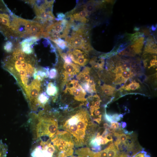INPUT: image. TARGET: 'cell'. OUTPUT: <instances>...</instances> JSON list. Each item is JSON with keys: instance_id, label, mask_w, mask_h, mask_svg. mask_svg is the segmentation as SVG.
I'll return each instance as SVG.
<instances>
[{"instance_id": "1", "label": "cell", "mask_w": 157, "mask_h": 157, "mask_svg": "<svg viewBox=\"0 0 157 157\" xmlns=\"http://www.w3.org/2000/svg\"><path fill=\"white\" fill-rule=\"evenodd\" d=\"M2 62L3 68L11 74L22 88L28 101L37 100L40 93L42 81L37 75V59L34 55L25 54L16 48Z\"/></svg>"}, {"instance_id": "2", "label": "cell", "mask_w": 157, "mask_h": 157, "mask_svg": "<svg viewBox=\"0 0 157 157\" xmlns=\"http://www.w3.org/2000/svg\"><path fill=\"white\" fill-rule=\"evenodd\" d=\"M58 128L68 133L76 147L87 144L95 137V126L90 120L88 111L79 108L63 116L59 115Z\"/></svg>"}, {"instance_id": "3", "label": "cell", "mask_w": 157, "mask_h": 157, "mask_svg": "<svg viewBox=\"0 0 157 157\" xmlns=\"http://www.w3.org/2000/svg\"><path fill=\"white\" fill-rule=\"evenodd\" d=\"M58 114L43 110L38 114L32 112L29 120L34 140L40 138H50L56 133L58 128Z\"/></svg>"}, {"instance_id": "4", "label": "cell", "mask_w": 157, "mask_h": 157, "mask_svg": "<svg viewBox=\"0 0 157 157\" xmlns=\"http://www.w3.org/2000/svg\"><path fill=\"white\" fill-rule=\"evenodd\" d=\"M46 27L37 21L26 20L16 16L13 24V35L20 38H27L35 37L40 38H42Z\"/></svg>"}, {"instance_id": "5", "label": "cell", "mask_w": 157, "mask_h": 157, "mask_svg": "<svg viewBox=\"0 0 157 157\" xmlns=\"http://www.w3.org/2000/svg\"><path fill=\"white\" fill-rule=\"evenodd\" d=\"M71 28L72 32L65 38L68 48L81 49L87 52L92 50L89 31L85 25L71 26Z\"/></svg>"}, {"instance_id": "6", "label": "cell", "mask_w": 157, "mask_h": 157, "mask_svg": "<svg viewBox=\"0 0 157 157\" xmlns=\"http://www.w3.org/2000/svg\"><path fill=\"white\" fill-rule=\"evenodd\" d=\"M54 1L38 0L29 1L33 6L36 17L34 21L46 26L49 22L55 19L52 13Z\"/></svg>"}, {"instance_id": "7", "label": "cell", "mask_w": 157, "mask_h": 157, "mask_svg": "<svg viewBox=\"0 0 157 157\" xmlns=\"http://www.w3.org/2000/svg\"><path fill=\"white\" fill-rule=\"evenodd\" d=\"M71 24L69 21L64 19L48 25L43 33L42 38H49L52 41L65 38L69 34Z\"/></svg>"}, {"instance_id": "8", "label": "cell", "mask_w": 157, "mask_h": 157, "mask_svg": "<svg viewBox=\"0 0 157 157\" xmlns=\"http://www.w3.org/2000/svg\"><path fill=\"white\" fill-rule=\"evenodd\" d=\"M30 151V157H58V152L50 139L39 138L34 140Z\"/></svg>"}, {"instance_id": "9", "label": "cell", "mask_w": 157, "mask_h": 157, "mask_svg": "<svg viewBox=\"0 0 157 157\" xmlns=\"http://www.w3.org/2000/svg\"><path fill=\"white\" fill-rule=\"evenodd\" d=\"M67 96L71 97L72 100L79 102H87L85 98L86 91L83 88L78 80H69L67 82L64 90Z\"/></svg>"}, {"instance_id": "10", "label": "cell", "mask_w": 157, "mask_h": 157, "mask_svg": "<svg viewBox=\"0 0 157 157\" xmlns=\"http://www.w3.org/2000/svg\"><path fill=\"white\" fill-rule=\"evenodd\" d=\"M89 16L84 5L76 7L66 15L71 25L73 26L84 25L88 22Z\"/></svg>"}, {"instance_id": "11", "label": "cell", "mask_w": 157, "mask_h": 157, "mask_svg": "<svg viewBox=\"0 0 157 157\" xmlns=\"http://www.w3.org/2000/svg\"><path fill=\"white\" fill-rule=\"evenodd\" d=\"M88 52L80 49H69L67 54L74 63L77 65L84 66L89 61Z\"/></svg>"}, {"instance_id": "12", "label": "cell", "mask_w": 157, "mask_h": 157, "mask_svg": "<svg viewBox=\"0 0 157 157\" xmlns=\"http://www.w3.org/2000/svg\"><path fill=\"white\" fill-rule=\"evenodd\" d=\"M145 38L144 35L131 42L130 45L119 53L120 55L133 56L136 54L141 53L144 44Z\"/></svg>"}, {"instance_id": "13", "label": "cell", "mask_w": 157, "mask_h": 157, "mask_svg": "<svg viewBox=\"0 0 157 157\" xmlns=\"http://www.w3.org/2000/svg\"><path fill=\"white\" fill-rule=\"evenodd\" d=\"M62 69V75L64 84L79 72L80 67L77 65L72 63H64Z\"/></svg>"}, {"instance_id": "14", "label": "cell", "mask_w": 157, "mask_h": 157, "mask_svg": "<svg viewBox=\"0 0 157 157\" xmlns=\"http://www.w3.org/2000/svg\"><path fill=\"white\" fill-rule=\"evenodd\" d=\"M39 38L35 37H31L24 39L21 43V47L22 51L27 55L33 54L34 50L32 45Z\"/></svg>"}, {"instance_id": "15", "label": "cell", "mask_w": 157, "mask_h": 157, "mask_svg": "<svg viewBox=\"0 0 157 157\" xmlns=\"http://www.w3.org/2000/svg\"><path fill=\"white\" fill-rule=\"evenodd\" d=\"M156 41L153 36L149 37L147 40L144 47V51L146 53H157V45Z\"/></svg>"}, {"instance_id": "16", "label": "cell", "mask_w": 157, "mask_h": 157, "mask_svg": "<svg viewBox=\"0 0 157 157\" xmlns=\"http://www.w3.org/2000/svg\"><path fill=\"white\" fill-rule=\"evenodd\" d=\"M90 63L94 68L101 70L103 69L104 60L102 58L98 59L97 57H94L90 59Z\"/></svg>"}, {"instance_id": "17", "label": "cell", "mask_w": 157, "mask_h": 157, "mask_svg": "<svg viewBox=\"0 0 157 157\" xmlns=\"http://www.w3.org/2000/svg\"><path fill=\"white\" fill-rule=\"evenodd\" d=\"M95 153L88 147L79 149L75 151V153L81 157H94Z\"/></svg>"}, {"instance_id": "18", "label": "cell", "mask_w": 157, "mask_h": 157, "mask_svg": "<svg viewBox=\"0 0 157 157\" xmlns=\"http://www.w3.org/2000/svg\"><path fill=\"white\" fill-rule=\"evenodd\" d=\"M49 97L45 92L41 93L38 98V101L39 107L44 108L48 102Z\"/></svg>"}, {"instance_id": "19", "label": "cell", "mask_w": 157, "mask_h": 157, "mask_svg": "<svg viewBox=\"0 0 157 157\" xmlns=\"http://www.w3.org/2000/svg\"><path fill=\"white\" fill-rule=\"evenodd\" d=\"M46 89L47 95L49 96L54 97L57 94L58 88L55 83H49L46 86Z\"/></svg>"}, {"instance_id": "20", "label": "cell", "mask_w": 157, "mask_h": 157, "mask_svg": "<svg viewBox=\"0 0 157 157\" xmlns=\"http://www.w3.org/2000/svg\"><path fill=\"white\" fill-rule=\"evenodd\" d=\"M106 149L108 157H118L120 155L116 146L113 143L111 144Z\"/></svg>"}, {"instance_id": "21", "label": "cell", "mask_w": 157, "mask_h": 157, "mask_svg": "<svg viewBox=\"0 0 157 157\" xmlns=\"http://www.w3.org/2000/svg\"><path fill=\"white\" fill-rule=\"evenodd\" d=\"M101 89L105 94L111 96L113 94L115 88L111 85L104 84L101 87Z\"/></svg>"}, {"instance_id": "22", "label": "cell", "mask_w": 157, "mask_h": 157, "mask_svg": "<svg viewBox=\"0 0 157 157\" xmlns=\"http://www.w3.org/2000/svg\"><path fill=\"white\" fill-rule=\"evenodd\" d=\"M53 41L56 44L57 46V47L61 50H64L66 48H68L66 42L61 39H59Z\"/></svg>"}, {"instance_id": "23", "label": "cell", "mask_w": 157, "mask_h": 157, "mask_svg": "<svg viewBox=\"0 0 157 157\" xmlns=\"http://www.w3.org/2000/svg\"><path fill=\"white\" fill-rule=\"evenodd\" d=\"M8 149L6 145L0 142V157H6Z\"/></svg>"}, {"instance_id": "24", "label": "cell", "mask_w": 157, "mask_h": 157, "mask_svg": "<svg viewBox=\"0 0 157 157\" xmlns=\"http://www.w3.org/2000/svg\"><path fill=\"white\" fill-rule=\"evenodd\" d=\"M13 44L10 41H8L5 43L3 48L8 53H11L13 51Z\"/></svg>"}, {"instance_id": "25", "label": "cell", "mask_w": 157, "mask_h": 157, "mask_svg": "<svg viewBox=\"0 0 157 157\" xmlns=\"http://www.w3.org/2000/svg\"><path fill=\"white\" fill-rule=\"evenodd\" d=\"M140 87L139 84L136 82H133L125 87L124 88L127 90H135Z\"/></svg>"}, {"instance_id": "26", "label": "cell", "mask_w": 157, "mask_h": 157, "mask_svg": "<svg viewBox=\"0 0 157 157\" xmlns=\"http://www.w3.org/2000/svg\"><path fill=\"white\" fill-rule=\"evenodd\" d=\"M132 73L131 71L123 70L122 72L121 75L122 78L125 81L126 80L130 77L132 75Z\"/></svg>"}, {"instance_id": "27", "label": "cell", "mask_w": 157, "mask_h": 157, "mask_svg": "<svg viewBox=\"0 0 157 157\" xmlns=\"http://www.w3.org/2000/svg\"><path fill=\"white\" fill-rule=\"evenodd\" d=\"M94 157H108L106 149L98 152H95Z\"/></svg>"}, {"instance_id": "28", "label": "cell", "mask_w": 157, "mask_h": 157, "mask_svg": "<svg viewBox=\"0 0 157 157\" xmlns=\"http://www.w3.org/2000/svg\"><path fill=\"white\" fill-rule=\"evenodd\" d=\"M57 75V69L55 68H53L51 69L49 72V77L50 79H54L56 77Z\"/></svg>"}, {"instance_id": "29", "label": "cell", "mask_w": 157, "mask_h": 157, "mask_svg": "<svg viewBox=\"0 0 157 157\" xmlns=\"http://www.w3.org/2000/svg\"><path fill=\"white\" fill-rule=\"evenodd\" d=\"M111 116L113 122H117L119 121L121 119V117L117 114H115L112 115H111Z\"/></svg>"}, {"instance_id": "30", "label": "cell", "mask_w": 157, "mask_h": 157, "mask_svg": "<svg viewBox=\"0 0 157 157\" xmlns=\"http://www.w3.org/2000/svg\"><path fill=\"white\" fill-rule=\"evenodd\" d=\"M110 127L113 129H117L121 127V123L117 122H112L111 123Z\"/></svg>"}, {"instance_id": "31", "label": "cell", "mask_w": 157, "mask_h": 157, "mask_svg": "<svg viewBox=\"0 0 157 157\" xmlns=\"http://www.w3.org/2000/svg\"><path fill=\"white\" fill-rule=\"evenodd\" d=\"M57 18H55V19L59 21L60 20H62L64 19L65 15L63 13H60L57 14Z\"/></svg>"}, {"instance_id": "32", "label": "cell", "mask_w": 157, "mask_h": 157, "mask_svg": "<svg viewBox=\"0 0 157 157\" xmlns=\"http://www.w3.org/2000/svg\"><path fill=\"white\" fill-rule=\"evenodd\" d=\"M104 118L107 122L110 123L113 122L111 115L107 114L106 113L104 115Z\"/></svg>"}, {"instance_id": "33", "label": "cell", "mask_w": 157, "mask_h": 157, "mask_svg": "<svg viewBox=\"0 0 157 157\" xmlns=\"http://www.w3.org/2000/svg\"><path fill=\"white\" fill-rule=\"evenodd\" d=\"M157 66V60L156 58L151 60L150 62L149 68L154 66Z\"/></svg>"}, {"instance_id": "34", "label": "cell", "mask_w": 157, "mask_h": 157, "mask_svg": "<svg viewBox=\"0 0 157 157\" xmlns=\"http://www.w3.org/2000/svg\"><path fill=\"white\" fill-rule=\"evenodd\" d=\"M94 114L96 116H98H98L100 115V112L99 110H94ZM93 114V113H92Z\"/></svg>"}, {"instance_id": "35", "label": "cell", "mask_w": 157, "mask_h": 157, "mask_svg": "<svg viewBox=\"0 0 157 157\" xmlns=\"http://www.w3.org/2000/svg\"><path fill=\"white\" fill-rule=\"evenodd\" d=\"M104 126L106 129H108L110 127V126L108 124L106 123L104 124Z\"/></svg>"}, {"instance_id": "36", "label": "cell", "mask_w": 157, "mask_h": 157, "mask_svg": "<svg viewBox=\"0 0 157 157\" xmlns=\"http://www.w3.org/2000/svg\"><path fill=\"white\" fill-rule=\"evenodd\" d=\"M122 127L123 129L125 128L126 126V124L125 122H122Z\"/></svg>"}, {"instance_id": "37", "label": "cell", "mask_w": 157, "mask_h": 157, "mask_svg": "<svg viewBox=\"0 0 157 157\" xmlns=\"http://www.w3.org/2000/svg\"><path fill=\"white\" fill-rule=\"evenodd\" d=\"M118 157H128L127 155L125 154H122L120 155Z\"/></svg>"}, {"instance_id": "38", "label": "cell", "mask_w": 157, "mask_h": 157, "mask_svg": "<svg viewBox=\"0 0 157 157\" xmlns=\"http://www.w3.org/2000/svg\"><path fill=\"white\" fill-rule=\"evenodd\" d=\"M144 153L143 154V155L141 157H146L145 155V154H146V153Z\"/></svg>"}]
</instances>
